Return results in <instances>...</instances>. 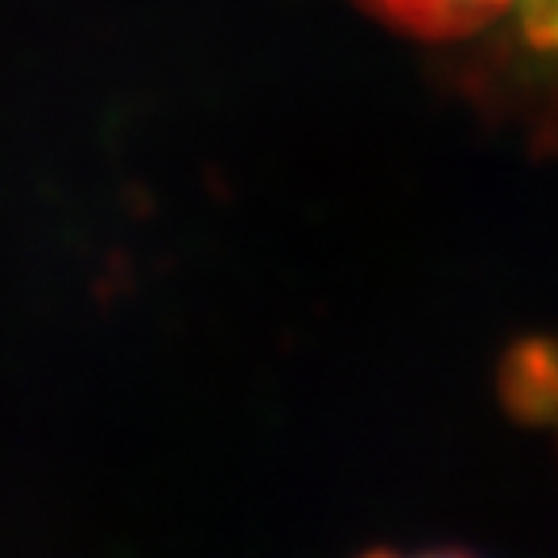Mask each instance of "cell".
Returning <instances> with one entry per match:
<instances>
[{
    "label": "cell",
    "instance_id": "cell-1",
    "mask_svg": "<svg viewBox=\"0 0 558 558\" xmlns=\"http://www.w3.org/2000/svg\"><path fill=\"white\" fill-rule=\"evenodd\" d=\"M364 4L418 34H463V29H476L484 21L500 17L513 4L525 9L530 0H364Z\"/></svg>",
    "mask_w": 558,
    "mask_h": 558
},
{
    "label": "cell",
    "instance_id": "cell-3",
    "mask_svg": "<svg viewBox=\"0 0 558 558\" xmlns=\"http://www.w3.org/2000/svg\"><path fill=\"white\" fill-rule=\"evenodd\" d=\"M368 558H459V555H368Z\"/></svg>",
    "mask_w": 558,
    "mask_h": 558
},
{
    "label": "cell",
    "instance_id": "cell-2",
    "mask_svg": "<svg viewBox=\"0 0 558 558\" xmlns=\"http://www.w3.org/2000/svg\"><path fill=\"white\" fill-rule=\"evenodd\" d=\"M525 25H530V38L558 54V0H530Z\"/></svg>",
    "mask_w": 558,
    "mask_h": 558
}]
</instances>
